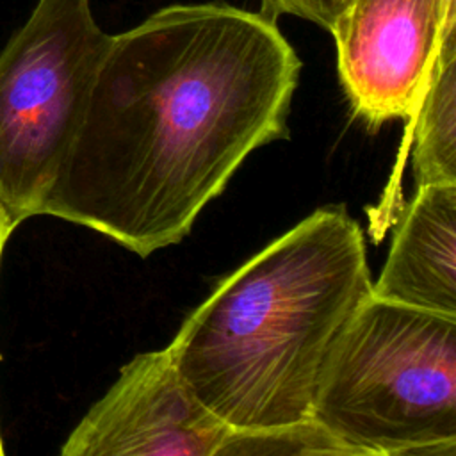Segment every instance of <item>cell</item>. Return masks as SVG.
Masks as SVG:
<instances>
[{"label":"cell","instance_id":"cell-8","mask_svg":"<svg viewBox=\"0 0 456 456\" xmlns=\"http://www.w3.org/2000/svg\"><path fill=\"white\" fill-rule=\"evenodd\" d=\"M410 119L417 185L456 183V28L442 36Z\"/></svg>","mask_w":456,"mask_h":456},{"label":"cell","instance_id":"cell-7","mask_svg":"<svg viewBox=\"0 0 456 456\" xmlns=\"http://www.w3.org/2000/svg\"><path fill=\"white\" fill-rule=\"evenodd\" d=\"M370 294L456 317V183L419 185Z\"/></svg>","mask_w":456,"mask_h":456},{"label":"cell","instance_id":"cell-4","mask_svg":"<svg viewBox=\"0 0 456 456\" xmlns=\"http://www.w3.org/2000/svg\"><path fill=\"white\" fill-rule=\"evenodd\" d=\"M109 41L89 0H37L0 50V210L14 228L43 214Z\"/></svg>","mask_w":456,"mask_h":456},{"label":"cell","instance_id":"cell-10","mask_svg":"<svg viewBox=\"0 0 456 456\" xmlns=\"http://www.w3.org/2000/svg\"><path fill=\"white\" fill-rule=\"evenodd\" d=\"M344 0H262V12L278 20L290 14L312 21L326 30L331 28Z\"/></svg>","mask_w":456,"mask_h":456},{"label":"cell","instance_id":"cell-5","mask_svg":"<svg viewBox=\"0 0 456 456\" xmlns=\"http://www.w3.org/2000/svg\"><path fill=\"white\" fill-rule=\"evenodd\" d=\"M451 28L442 0H344L330 32L353 114L370 130L410 119Z\"/></svg>","mask_w":456,"mask_h":456},{"label":"cell","instance_id":"cell-2","mask_svg":"<svg viewBox=\"0 0 456 456\" xmlns=\"http://www.w3.org/2000/svg\"><path fill=\"white\" fill-rule=\"evenodd\" d=\"M370 290L358 223L342 205L321 207L224 276L166 349L192 395L230 429L308 420Z\"/></svg>","mask_w":456,"mask_h":456},{"label":"cell","instance_id":"cell-3","mask_svg":"<svg viewBox=\"0 0 456 456\" xmlns=\"http://www.w3.org/2000/svg\"><path fill=\"white\" fill-rule=\"evenodd\" d=\"M312 417L353 456L456 454V317L369 296Z\"/></svg>","mask_w":456,"mask_h":456},{"label":"cell","instance_id":"cell-9","mask_svg":"<svg viewBox=\"0 0 456 456\" xmlns=\"http://www.w3.org/2000/svg\"><path fill=\"white\" fill-rule=\"evenodd\" d=\"M253 454H337L353 456L314 417L308 420L269 428L235 431L230 429L217 456H253Z\"/></svg>","mask_w":456,"mask_h":456},{"label":"cell","instance_id":"cell-6","mask_svg":"<svg viewBox=\"0 0 456 456\" xmlns=\"http://www.w3.org/2000/svg\"><path fill=\"white\" fill-rule=\"evenodd\" d=\"M230 428L187 388L167 349L135 354L64 442L62 456H217Z\"/></svg>","mask_w":456,"mask_h":456},{"label":"cell","instance_id":"cell-11","mask_svg":"<svg viewBox=\"0 0 456 456\" xmlns=\"http://www.w3.org/2000/svg\"><path fill=\"white\" fill-rule=\"evenodd\" d=\"M14 230V226L11 224V221L5 217V214L0 210V258H2V251H4V246L11 235V232ZM4 454V447H2V436H0V456Z\"/></svg>","mask_w":456,"mask_h":456},{"label":"cell","instance_id":"cell-12","mask_svg":"<svg viewBox=\"0 0 456 456\" xmlns=\"http://www.w3.org/2000/svg\"><path fill=\"white\" fill-rule=\"evenodd\" d=\"M447 12H456V0H442Z\"/></svg>","mask_w":456,"mask_h":456},{"label":"cell","instance_id":"cell-1","mask_svg":"<svg viewBox=\"0 0 456 456\" xmlns=\"http://www.w3.org/2000/svg\"><path fill=\"white\" fill-rule=\"evenodd\" d=\"M299 71L262 11L159 9L110 36L43 214L142 258L180 242L253 150L289 137Z\"/></svg>","mask_w":456,"mask_h":456}]
</instances>
